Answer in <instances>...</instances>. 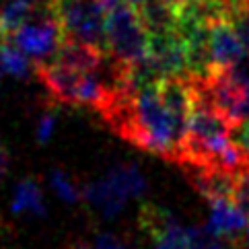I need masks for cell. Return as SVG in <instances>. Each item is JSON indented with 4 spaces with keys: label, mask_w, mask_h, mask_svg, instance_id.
Returning <instances> with one entry per match:
<instances>
[{
    "label": "cell",
    "mask_w": 249,
    "mask_h": 249,
    "mask_svg": "<svg viewBox=\"0 0 249 249\" xmlns=\"http://www.w3.org/2000/svg\"><path fill=\"white\" fill-rule=\"evenodd\" d=\"M99 118L130 144L179 165L190 120L165 105L157 87H126L113 93Z\"/></svg>",
    "instance_id": "6da1fadb"
},
{
    "label": "cell",
    "mask_w": 249,
    "mask_h": 249,
    "mask_svg": "<svg viewBox=\"0 0 249 249\" xmlns=\"http://www.w3.org/2000/svg\"><path fill=\"white\" fill-rule=\"evenodd\" d=\"M148 190L146 177L134 163H115L99 179L89 181L83 188V200L97 214L111 220L126 208L130 200L142 198Z\"/></svg>",
    "instance_id": "7a4b0ae2"
},
{
    "label": "cell",
    "mask_w": 249,
    "mask_h": 249,
    "mask_svg": "<svg viewBox=\"0 0 249 249\" xmlns=\"http://www.w3.org/2000/svg\"><path fill=\"white\" fill-rule=\"evenodd\" d=\"M150 35L140 19L138 8L120 4L109 8L105 27V52L118 64L134 68L148 56Z\"/></svg>",
    "instance_id": "3957f363"
},
{
    "label": "cell",
    "mask_w": 249,
    "mask_h": 249,
    "mask_svg": "<svg viewBox=\"0 0 249 249\" xmlns=\"http://www.w3.org/2000/svg\"><path fill=\"white\" fill-rule=\"evenodd\" d=\"M107 6L103 0H58L56 19L64 31V39L85 43L105 52Z\"/></svg>",
    "instance_id": "277c9868"
},
{
    "label": "cell",
    "mask_w": 249,
    "mask_h": 249,
    "mask_svg": "<svg viewBox=\"0 0 249 249\" xmlns=\"http://www.w3.org/2000/svg\"><path fill=\"white\" fill-rule=\"evenodd\" d=\"M11 41L27 56L33 64L54 60L64 43V31L60 27L54 11L37 13L29 23L17 31Z\"/></svg>",
    "instance_id": "5b68a950"
},
{
    "label": "cell",
    "mask_w": 249,
    "mask_h": 249,
    "mask_svg": "<svg viewBox=\"0 0 249 249\" xmlns=\"http://www.w3.org/2000/svg\"><path fill=\"white\" fill-rule=\"evenodd\" d=\"M138 220L153 249H194L190 227H183L169 210L148 204L140 210Z\"/></svg>",
    "instance_id": "8992f818"
},
{
    "label": "cell",
    "mask_w": 249,
    "mask_h": 249,
    "mask_svg": "<svg viewBox=\"0 0 249 249\" xmlns=\"http://www.w3.org/2000/svg\"><path fill=\"white\" fill-rule=\"evenodd\" d=\"M245 43L231 21H216L210 25V60L212 70H229L237 66L247 54Z\"/></svg>",
    "instance_id": "52a82bcc"
},
{
    "label": "cell",
    "mask_w": 249,
    "mask_h": 249,
    "mask_svg": "<svg viewBox=\"0 0 249 249\" xmlns=\"http://www.w3.org/2000/svg\"><path fill=\"white\" fill-rule=\"evenodd\" d=\"M208 204H210L208 229L212 233L225 239H237L247 229V220L243 212L237 208L233 200H212Z\"/></svg>",
    "instance_id": "ba28073f"
},
{
    "label": "cell",
    "mask_w": 249,
    "mask_h": 249,
    "mask_svg": "<svg viewBox=\"0 0 249 249\" xmlns=\"http://www.w3.org/2000/svg\"><path fill=\"white\" fill-rule=\"evenodd\" d=\"M11 212L15 216H35V218L48 216V204L46 198H43V190L35 177H23L17 183L11 200Z\"/></svg>",
    "instance_id": "9c48e42d"
},
{
    "label": "cell",
    "mask_w": 249,
    "mask_h": 249,
    "mask_svg": "<svg viewBox=\"0 0 249 249\" xmlns=\"http://www.w3.org/2000/svg\"><path fill=\"white\" fill-rule=\"evenodd\" d=\"M39 11L29 0H0V39H11Z\"/></svg>",
    "instance_id": "30bf717a"
},
{
    "label": "cell",
    "mask_w": 249,
    "mask_h": 249,
    "mask_svg": "<svg viewBox=\"0 0 249 249\" xmlns=\"http://www.w3.org/2000/svg\"><path fill=\"white\" fill-rule=\"evenodd\" d=\"M33 62L15 46L11 39H0V70L15 78H27Z\"/></svg>",
    "instance_id": "8fae6325"
},
{
    "label": "cell",
    "mask_w": 249,
    "mask_h": 249,
    "mask_svg": "<svg viewBox=\"0 0 249 249\" xmlns=\"http://www.w3.org/2000/svg\"><path fill=\"white\" fill-rule=\"evenodd\" d=\"M50 185L62 202H66V204L83 202V188L76 183V179L66 171V169H62V167L52 169L50 171Z\"/></svg>",
    "instance_id": "7c38bea8"
},
{
    "label": "cell",
    "mask_w": 249,
    "mask_h": 249,
    "mask_svg": "<svg viewBox=\"0 0 249 249\" xmlns=\"http://www.w3.org/2000/svg\"><path fill=\"white\" fill-rule=\"evenodd\" d=\"M194 249H231V243L225 237L212 233L208 227H190Z\"/></svg>",
    "instance_id": "4fadbf2b"
},
{
    "label": "cell",
    "mask_w": 249,
    "mask_h": 249,
    "mask_svg": "<svg viewBox=\"0 0 249 249\" xmlns=\"http://www.w3.org/2000/svg\"><path fill=\"white\" fill-rule=\"evenodd\" d=\"M58 126V109L56 107H46L41 113L37 122H35V138H37L39 144H48L52 140Z\"/></svg>",
    "instance_id": "5bb4252c"
},
{
    "label": "cell",
    "mask_w": 249,
    "mask_h": 249,
    "mask_svg": "<svg viewBox=\"0 0 249 249\" xmlns=\"http://www.w3.org/2000/svg\"><path fill=\"white\" fill-rule=\"evenodd\" d=\"M233 202L237 208L249 216V169L241 171L235 177V192H233Z\"/></svg>",
    "instance_id": "9a60e30c"
},
{
    "label": "cell",
    "mask_w": 249,
    "mask_h": 249,
    "mask_svg": "<svg viewBox=\"0 0 249 249\" xmlns=\"http://www.w3.org/2000/svg\"><path fill=\"white\" fill-rule=\"evenodd\" d=\"M78 245H81V249H128L118 237L109 233H99L89 243H78Z\"/></svg>",
    "instance_id": "2e32d148"
},
{
    "label": "cell",
    "mask_w": 249,
    "mask_h": 249,
    "mask_svg": "<svg viewBox=\"0 0 249 249\" xmlns=\"http://www.w3.org/2000/svg\"><path fill=\"white\" fill-rule=\"evenodd\" d=\"M231 138H233L235 146L249 159V120L241 122L239 126H235L231 130Z\"/></svg>",
    "instance_id": "e0dca14e"
},
{
    "label": "cell",
    "mask_w": 249,
    "mask_h": 249,
    "mask_svg": "<svg viewBox=\"0 0 249 249\" xmlns=\"http://www.w3.org/2000/svg\"><path fill=\"white\" fill-rule=\"evenodd\" d=\"M8 169H11V153H8V148L4 144L2 136H0V181L6 177Z\"/></svg>",
    "instance_id": "ac0fdd59"
},
{
    "label": "cell",
    "mask_w": 249,
    "mask_h": 249,
    "mask_svg": "<svg viewBox=\"0 0 249 249\" xmlns=\"http://www.w3.org/2000/svg\"><path fill=\"white\" fill-rule=\"evenodd\" d=\"M31 4H35L39 8V11H54V6L58 0H29Z\"/></svg>",
    "instance_id": "d6986e66"
},
{
    "label": "cell",
    "mask_w": 249,
    "mask_h": 249,
    "mask_svg": "<svg viewBox=\"0 0 249 249\" xmlns=\"http://www.w3.org/2000/svg\"><path fill=\"white\" fill-rule=\"evenodd\" d=\"M249 120V83L243 87V122Z\"/></svg>",
    "instance_id": "ffe728a7"
},
{
    "label": "cell",
    "mask_w": 249,
    "mask_h": 249,
    "mask_svg": "<svg viewBox=\"0 0 249 249\" xmlns=\"http://www.w3.org/2000/svg\"><path fill=\"white\" fill-rule=\"evenodd\" d=\"M144 2H146V0H122V4H128L132 8H140Z\"/></svg>",
    "instance_id": "44dd1931"
},
{
    "label": "cell",
    "mask_w": 249,
    "mask_h": 249,
    "mask_svg": "<svg viewBox=\"0 0 249 249\" xmlns=\"http://www.w3.org/2000/svg\"><path fill=\"white\" fill-rule=\"evenodd\" d=\"M163 2H169V4H173V6L179 8V6H183V4H188L190 0H163Z\"/></svg>",
    "instance_id": "7402d4cb"
},
{
    "label": "cell",
    "mask_w": 249,
    "mask_h": 249,
    "mask_svg": "<svg viewBox=\"0 0 249 249\" xmlns=\"http://www.w3.org/2000/svg\"><path fill=\"white\" fill-rule=\"evenodd\" d=\"M247 249H249V229H247Z\"/></svg>",
    "instance_id": "603a6c76"
},
{
    "label": "cell",
    "mask_w": 249,
    "mask_h": 249,
    "mask_svg": "<svg viewBox=\"0 0 249 249\" xmlns=\"http://www.w3.org/2000/svg\"><path fill=\"white\" fill-rule=\"evenodd\" d=\"M66 249H81V247H78V245H74V247H66Z\"/></svg>",
    "instance_id": "cb8c5ba5"
},
{
    "label": "cell",
    "mask_w": 249,
    "mask_h": 249,
    "mask_svg": "<svg viewBox=\"0 0 249 249\" xmlns=\"http://www.w3.org/2000/svg\"><path fill=\"white\" fill-rule=\"evenodd\" d=\"M0 74H2V70H0Z\"/></svg>",
    "instance_id": "d4e9b609"
}]
</instances>
